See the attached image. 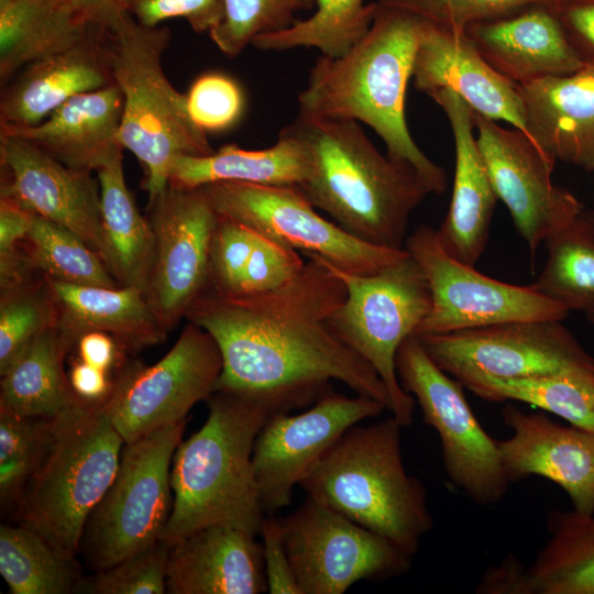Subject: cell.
I'll return each mask as SVG.
<instances>
[{
    "label": "cell",
    "mask_w": 594,
    "mask_h": 594,
    "mask_svg": "<svg viewBox=\"0 0 594 594\" xmlns=\"http://www.w3.org/2000/svg\"><path fill=\"white\" fill-rule=\"evenodd\" d=\"M276 289L243 296L206 289L186 319L216 340L222 371L216 391L235 393L289 413L314 404L340 381L391 409L376 371L332 330L329 318L343 302V282L317 255Z\"/></svg>",
    "instance_id": "6da1fadb"
},
{
    "label": "cell",
    "mask_w": 594,
    "mask_h": 594,
    "mask_svg": "<svg viewBox=\"0 0 594 594\" xmlns=\"http://www.w3.org/2000/svg\"><path fill=\"white\" fill-rule=\"evenodd\" d=\"M422 22L414 13L378 4L369 32L349 52L316 61L298 102L308 114L367 124L389 157L413 165L431 193L440 195L447 187L446 173L418 147L405 117Z\"/></svg>",
    "instance_id": "7a4b0ae2"
},
{
    "label": "cell",
    "mask_w": 594,
    "mask_h": 594,
    "mask_svg": "<svg viewBox=\"0 0 594 594\" xmlns=\"http://www.w3.org/2000/svg\"><path fill=\"white\" fill-rule=\"evenodd\" d=\"M287 128L312 155V173L296 187L351 235L404 249L413 211L432 194L409 163L383 155L354 120L299 114Z\"/></svg>",
    "instance_id": "3957f363"
},
{
    "label": "cell",
    "mask_w": 594,
    "mask_h": 594,
    "mask_svg": "<svg viewBox=\"0 0 594 594\" xmlns=\"http://www.w3.org/2000/svg\"><path fill=\"white\" fill-rule=\"evenodd\" d=\"M206 400L205 424L173 457V506L160 538L168 544L212 525L257 536L265 517L253 450L262 427L276 413L263 402L224 391Z\"/></svg>",
    "instance_id": "277c9868"
},
{
    "label": "cell",
    "mask_w": 594,
    "mask_h": 594,
    "mask_svg": "<svg viewBox=\"0 0 594 594\" xmlns=\"http://www.w3.org/2000/svg\"><path fill=\"white\" fill-rule=\"evenodd\" d=\"M97 35L112 80L123 94L120 142L145 167L144 189L151 201L167 188L176 155H208L215 150L191 120L186 95L164 73L168 28L144 26L120 10L97 24Z\"/></svg>",
    "instance_id": "5b68a950"
},
{
    "label": "cell",
    "mask_w": 594,
    "mask_h": 594,
    "mask_svg": "<svg viewBox=\"0 0 594 594\" xmlns=\"http://www.w3.org/2000/svg\"><path fill=\"white\" fill-rule=\"evenodd\" d=\"M393 417L348 429L299 486L354 522L414 557L433 519L422 482L405 468Z\"/></svg>",
    "instance_id": "8992f818"
},
{
    "label": "cell",
    "mask_w": 594,
    "mask_h": 594,
    "mask_svg": "<svg viewBox=\"0 0 594 594\" xmlns=\"http://www.w3.org/2000/svg\"><path fill=\"white\" fill-rule=\"evenodd\" d=\"M124 440L101 406L75 403L52 418L43 451L14 509L19 525L76 560L86 522L110 487Z\"/></svg>",
    "instance_id": "52a82bcc"
},
{
    "label": "cell",
    "mask_w": 594,
    "mask_h": 594,
    "mask_svg": "<svg viewBox=\"0 0 594 594\" xmlns=\"http://www.w3.org/2000/svg\"><path fill=\"white\" fill-rule=\"evenodd\" d=\"M323 262L346 288L343 302L329 318L330 327L376 371L388 391L392 416L403 427L410 426L416 400L402 387L395 361L402 343L430 311L425 273L409 253L370 275L346 273Z\"/></svg>",
    "instance_id": "ba28073f"
},
{
    "label": "cell",
    "mask_w": 594,
    "mask_h": 594,
    "mask_svg": "<svg viewBox=\"0 0 594 594\" xmlns=\"http://www.w3.org/2000/svg\"><path fill=\"white\" fill-rule=\"evenodd\" d=\"M187 419L124 443L117 474L91 512L80 549L95 571L160 540L172 512L170 468Z\"/></svg>",
    "instance_id": "9c48e42d"
},
{
    "label": "cell",
    "mask_w": 594,
    "mask_h": 594,
    "mask_svg": "<svg viewBox=\"0 0 594 594\" xmlns=\"http://www.w3.org/2000/svg\"><path fill=\"white\" fill-rule=\"evenodd\" d=\"M395 363L402 387L419 404L425 422L440 438L450 482L476 504L499 503L510 483L496 439L480 425L462 383L442 371L415 336L402 343Z\"/></svg>",
    "instance_id": "30bf717a"
},
{
    "label": "cell",
    "mask_w": 594,
    "mask_h": 594,
    "mask_svg": "<svg viewBox=\"0 0 594 594\" xmlns=\"http://www.w3.org/2000/svg\"><path fill=\"white\" fill-rule=\"evenodd\" d=\"M562 321H512L415 337L431 360L462 385L479 378L594 373V358Z\"/></svg>",
    "instance_id": "8fae6325"
},
{
    "label": "cell",
    "mask_w": 594,
    "mask_h": 594,
    "mask_svg": "<svg viewBox=\"0 0 594 594\" xmlns=\"http://www.w3.org/2000/svg\"><path fill=\"white\" fill-rule=\"evenodd\" d=\"M222 358L212 336L189 322L155 364L128 360L114 376L101 408L124 443L187 419L189 410L215 391Z\"/></svg>",
    "instance_id": "7c38bea8"
},
{
    "label": "cell",
    "mask_w": 594,
    "mask_h": 594,
    "mask_svg": "<svg viewBox=\"0 0 594 594\" xmlns=\"http://www.w3.org/2000/svg\"><path fill=\"white\" fill-rule=\"evenodd\" d=\"M199 188L219 216L346 273L374 274L408 254L351 235L318 215L296 187L218 182Z\"/></svg>",
    "instance_id": "4fadbf2b"
},
{
    "label": "cell",
    "mask_w": 594,
    "mask_h": 594,
    "mask_svg": "<svg viewBox=\"0 0 594 594\" xmlns=\"http://www.w3.org/2000/svg\"><path fill=\"white\" fill-rule=\"evenodd\" d=\"M277 521L301 594H343L363 580L404 574L413 563L387 539L309 496Z\"/></svg>",
    "instance_id": "5bb4252c"
},
{
    "label": "cell",
    "mask_w": 594,
    "mask_h": 594,
    "mask_svg": "<svg viewBox=\"0 0 594 594\" xmlns=\"http://www.w3.org/2000/svg\"><path fill=\"white\" fill-rule=\"evenodd\" d=\"M404 249L421 267L431 293L430 311L414 336L568 317L566 308L532 285L504 283L455 260L430 226H419L406 238Z\"/></svg>",
    "instance_id": "9a60e30c"
},
{
    "label": "cell",
    "mask_w": 594,
    "mask_h": 594,
    "mask_svg": "<svg viewBox=\"0 0 594 594\" xmlns=\"http://www.w3.org/2000/svg\"><path fill=\"white\" fill-rule=\"evenodd\" d=\"M385 409L374 398L349 397L329 388L300 414L272 415L253 450V469L265 514L290 504L294 487L348 429Z\"/></svg>",
    "instance_id": "2e32d148"
},
{
    "label": "cell",
    "mask_w": 594,
    "mask_h": 594,
    "mask_svg": "<svg viewBox=\"0 0 594 594\" xmlns=\"http://www.w3.org/2000/svg\"><path fill=\"white\" fill-rule=\"evenodd\" d=\"M155 256L146 298L169 332L207 289L209 250L218 215L201 188L168 185L148 201Z\"/></svg>",
    "instance_id": "e0dca14e"
},
{
    "label": "cell",
    "mask_w": 594,
    "mask_h": 594,
    "mask_svg": "<svg viewBox=\"0 0 594 594\" xmlns=\"http://www.w3.org/2000/svg\"><path fill=\"white\" fill-rule=\"evenodd\" d=\"M477 144L498 199L528 244L530 254L585 207L551 179L556 161L519 129L501 128L473 111Z\"/></svg>",
    "instance_id": "ac0fdd59"
},
{
    "label": "cell",
    "mask_w": 594,
    "mask_h": 594,
    "mask_svg": "<svg viewBox=\"0 0 594 594\" xmlns=\"http://www.w3.org/2000/svg\"><path fill=\"white\" fill-rule=\"evenodd\" d=\"M0 197L72 230L99 254L100 186L92 172L67 167L6 133H0Z\"/></svg>",
    "instance_id": "d6986e66"
},
{
    "label": "cell",
    "mask_w": 594,
    "mask_h": 594,
    "mask_svg": "<svg viewBox=\"0 0 594 594\" xmlns=\"http://www.w3.org/2000/svg\"><path fill=\"white\" fill-rule=\"evenodd\" d=\"M502 418L513 432L496 440L509 483L546 477L568 494L575 512L594 515V431L565 427L512 404L504 406Z\"/></svg>",
    "instance_id": "ffe728a7"
},
{
    "label": "cell",
    "mask_w": 594,
    "mask_h": 594,
    "mask_svg": "<svg viewBox=\"0 0 594 594\" xmlns=\"http://www.w3.org/2000/svg\"><path fill=\"white\" fill-rule=\"evenodd\" d=\"M414 85L429 94L450 89L476 113L505 121L526 134L525 110L517 86L494 69L465 33L424 20L414 63Z\"/></svg>",
    "instance_id": "44dd1931"
},
{
    "label": "cell",
    "mask_w": 594,
    "mask_h": 594,
    "mask_svg": "<svg viewBox=\"0 0 594 594\" xmlns=\"http://www.w3.org/2000/svg\"><path fill=\"white\" fill-rule=\"evenodd\" d=\"M464 33L482 57L516 86L568 75L584 66L552 3L472 23Z\"/></svg>",
    "instance_id": "7402d4cb"
},
{
    "label": "cell",
    "mask_w": 594,
    "mask_h": 594,
    "mask_svg": "<svg viewBox=\"0 0 594 594\" xmlns=\"http://www.w3.org/2000/svg\"><path fill=\"white\" fill-rule=\"evenodd\" d=\"M428 96L447 116L455 148L451 202L438 235L452 257L474 266L485 250L498 198L474 136L473 110L450 89Z\"/></svg>",
    "instance_id": "603a6c76"
},
{
    "label": "cell",
    "mask_w": 594,
    "mask_h": 594,
    "mask_svg": "<svg viewBox=\"0 0 594 594\" xmlns=\"http://www.w3.org/2000/svg\"><path fill=\"white\" fill-rule=\"evenodd\" d=\"M241 529L212 525L170 544L166 593L267 592L262 543Z\"/></svg>",
    "instance_id": "cb8c5ba5"
},
{
    "label": "cell",
    "mask_w": 594,
    "mask_h": 594,
    "mask_svg": "<svg viewBox=\"0 0 594 594\" xmlns=\"http://www.w3.org/2000/svg\"><path fill=\"white\" fill-rule=\"evenodd\" d=\"M123 106L119 87L109 85L70 98L33 127H0V133L28 141L67 167L96 173L122 155Z\"/></svg>",
    "instance_id": "d4e9b609"
},
{
    "label": "cell",
    "mask_w": 594,
    "mask_h": 594,
    "mask_svg": "<svg viewBox=\"0 0 594 594\" xmlns=\"http://www.w3.org/2000/svg\"><path fill=\"white\" fill-rule=\"evenodd\" d=\"M517 88L528 138L553 161L594 172V66Z\"/></svg>",
    "instance_id": "484cf974"
},
{
    "label": "cell",
    "mask_w": 594,
    "mask_h": 594,
    "mask_svg": "<svg viewBox=\"0 0 594 594\" xmlns=\"http://www.w3.org/2000/svg\"><path fill=\"white\" fill-rule=\"evenodd\" d=\"M114 85L101 54L97 24L88 40L31 63L1 88L0 127H33L70 98Z\"/></svg>",
    "instance_id": "4316f807"
},
{
    "label": "cell",
    "mask_w": 594,
    "mask_h": 594,
    "mask_svg": "<svg viewBox=\"0 0 594 594\" xmlns=\"http://www.w3.org/2000/svg\"><path fill=\"white\" fill-rule=\"evenodd\" d=\"M48 282L56 305V326L74 341L82 332L102 331L128 353H136L167 337L145 293L138 288Z\"/></svg>",
    "instance_id": "83f0119b"
},
{
    "label": "cell",
    "mask_w": 594,
    "mask_h": 594,
    "mask_svg": "<svg viewBox=\"0 0 594 594\" xmlns=\"http://www.w3.org/2000/svg\"><path fill=\"white\" fill-rule=\"evenodd\" d=\"M308 145L287 127L277 142L264 150L250 151L226 144L208 155H176L169 167L168 185L199 188L218 182L298 187L312 173Z\"/></svg>",
    "instance_id": "f1b7e54d"
},
{
    "label": "cell",
    "mask_w": 594,
    "mask_h": 594,
    "mask_svg": "<svg viewBox=\"0 0 594 594\" xmlns=\"http://www.w3.org/2000/svg\"><path fill=\"white\" fill-rule=\"evenodd\" d=\"M100 186L99 255L121 287L146 293L155 256V235L129 190L122 155L96 172Z\"/></svg>",
    "instance_id": "f546056e"
},
{
    "label": "cell",
    "mask_w": 594,
    "mask_h": 594,
    "mask_svg": "<svg viewBox=\"0 0 594 594\" xmlns=\"http://www.w3.org/2000/svg\"><path fill=\"white\" fill-rule=\"evenodd\" d=\"M74 344L56 324L34 337L0 373V409L54 418L77 403L64 367Z\"/></svg>",
    "instance_id": "4dcf8cb0"
},
{
    "label": "cell",
    "mask_w": 594,
    "mask_h": 594,
    "mask_svg": "<svg viewBox=\"0 0 594 594\" xmlns=\"http://www.w3.org/2000/svg\"><path fill=\"white\" fill-rule=\"evenodd\" d=\"M95 25L66 0H13L0 7L1 88L31 63L88 40Z\"/></svg>",
    "instance_id": "1f68e13d"
},
{
    "label": "cell",
    "mask_w": 594,
    "mask_h": 594,
    "mask_svg": "<svg viewBox=\"0 0 594 594\" xmlns=\"http://www.w3.org/2000/svg\"><path fill=\"white\" fill-rule=\"evenodd\" d=\"M547 529L526 569L528 594H594V515L553 509Z\"/></svg>",
    "instance_id": "d6a6232c"
},
{
    "label": "cell",
    "mask_w": 594,
    "mask_h": 594,
    "mask_svg": "<svg viewBox=\"0 0 594 594\" xmlns=\"http://www.w3.org/2000/svg\"><path fill=\"white\" fill-rule=\"evenodd\" d=\"M548 257L532 286L570 310L594 314V209L584 208L546 241Z\"/></svg>",
    "instance_id": "836d02e7"
},
{
    "label": "cell",
    "mask_w": 594,
    "mask_h": 594,
    "mask_svg": "<svg viewBox=\"0 0 594 594\" xmlns=\"http://www.w3.org/2000/svg\"><path fill=\"white\" fill-rule=\"evenodd\" d=\"M365 0H314L316 11L302 21L256 36L251 45L263 51L316 47L337 58L349 52L369 32L378 4Z\"/></svg>",
    "instance_id": "e575fe53"
},
{
    "label": "cell",
    "mask_w": 594,
    "mask_h": 594,
    "mask_svg": "<svg viewBox=\"0 0 594 594\" xmlns=\"http://www.w3.org/2000/svg\"><path fill=\"white\" fill-rule=\"evenodd\" d=\"M0 574L12 594L74 593L81 579L76 560L22 525L0 527Z\"/></svg>",
    "instance_id": "d590c367"
},
{
    "label": "cell",
    "mask_w": 594,
    "mask_h": 594,
    "mask_svg": "<svg viewBox=\"0 0 594 594\" xmlns=\"http://www.w3.org/2000/svg\"><path fill=\"white\" fill-rule=\"evenodd\" d=\"M464 387L482 399L527 403L575 427L594 431V373L508 381L479 378L465 383Z\"/></svg>",
    "instance_id": "8d00e7d4"
},
{
    "label": "cell",
    "mask_w": 594,
    "mask_h": 594,
    "mask_svg": "<svg viewBox=\"0 0 594 594\" xmlns=\"http://www.w3.org/2000/svg\"><path fill=\"white\" fill-rule=\"evenodd\" d=\"M32 266L51 280L118 287L100 255L72 230L34 216L22 243Z\"/></svg>",
    "instance_id": "74e56055"
},
{
    "label": "cell",
    "mask_w": 594,
    "mask_h": 594,
    "mask_svg": "<svg viewBox=\"0 0 594 594\" xmlns=\"http://www.w3.org/2000/svg\"><path fill=\"white\" fill-rule=\"evenodd\" d=\"M57 321L56 305L48 279L36 274L0 292V373L38 333Z\"/></svg>",
    "instance_id": "f35d334b"
},
{
    "label": "cell",
    "mask_w": 594,
    "mask_h": 594,
    "mask_svg": "<svg viewBox=\"0 0 594 594\" xmlns=\"http://www.w3.org/2000/svg\"><path fill=\"white\" fill-rule=\"evenodd\" d=\"M52 418H30L0 409V504L15 509L38 462Z\"/></svg>",
    "instance_id": "ab89813d"
},
{
    "label": "cell",
    "mask_w": 594,
    "mask_h": 594,
    "mask_svg": "<svg viewBox=\"0 0 594 594\" xmlns=\"http://www.w3.org/2000/svg\"><path fill=\"white\" fill-rule=\"evenodd\" d=\"M224 18L209 33L217 47L230 57L239 55L260 35L290 26L295 13L309 10L314 0H223Z\"/></svg>",
    "instance_id": "60d3db41"
},
{
    "label": "cell",
    "mask_w": 594,
    "mask_h": 594,
    "mask_svg": "<svg viewBox=\"0 0 594 594\" xmlns=\"http://www.w3.org/2000/svg\"><path fill=\"white\" fill-rule=\"evenodd\" d=\"M170 544L157 540L146 549L94 574L81 578L80 594H164Z\"/></svg>",
    "instance_id": "b9f144b4"
},
{
    "label": "cell",
    "mask_w": 594,
    "mask_h": 594,
    "mask_svg": "<svg viewBox=\"0 0 594 594\" xmlns=\"http://www.w3.org/2000/svg\"><path fill=\"white\" fill-rule=\"evenodd\" d=\"M257 237L249 227L218 215L210 242L207 289L238 295Z\"/></svg>",
    "instance_id": "7bdbcfd3"
},
{
    "label": "cell",
    "mask_w": 594,
    "mask_h": 594,
    "mask_svg": "<svg viewBox=\"0 0 594 594\" xmlns=\"http://www.w3.org/2000/svg\"><path fill=\"white\" fill-rule=\"evenodd\" d=\"M558 1L561 0H375L454 33H464L472 23L504 16L532 4Z\"/></svg>",
    "instance_id": "ee69618b"
},
{
    "label": "cell",
    "mask_w": 594,
    "mask_h": 594,
    "mask_svg": "<svg viewBox=\"0 0 594 594\" xmlns=\"http://www.w3.org/2000/svg\"><path fill=\"white\" fill-rule=\"evenodd\" d=\"M185 95L191 120L206 133L228 130L244 109V96L238 82L219 73L199 76Z\"/></svg>",
    "instance_id": "f6af8a7d"
},
{
    "label": "cell",
    "mask_w": 594,
    "mask_h": 594,
    "mask_svg": "<svg viewBox=\"0 0 594 594\" xmlns=\"http://www.w3.org/2000/svg\"><path fill=\"white\" fill-rule=\"evenodd\" d=\"M306 262L298 251L258 233L238 295H255L282 287L297 277Z\"/></svg>",
    "instance_id": "bcb514c9"
},
{
    "label": "cell",
    "mask_w": 594,
    "mask_h": 594,
    "mask_svg": "<svg viewBox=\"0 0 594 594\" xmlns=\"http://www.w3.org/2000/svg\"><path fill=\"white\" fill-rule=\"evenodd\" d=\"M34 216L18 202L0 197V292L38 274L22 246Z\"/></svg>",
    "instance_id": "7dc6e473"
},
{
    "label": "cell",
    "mask_w": 594,
    "mask_h": 594,
    "mask_svg": "<svg viewBox=\"0 0 594 594\" xmlns=\"http://www.w3.org/2000/svg\"><path fill=\"white\" fill-rule=\"evenodd\" d=\"M123 9L144 26L183 18L196 33L208 34L224 18L223 0H124Z\"/></svg>",
    "instance_id": "c3c4849f"
},
{
    "label": "cell",
    "mask_w": 594,
    "mask_h": 594,
    "mask_svg": "<svg viewBox=\"0 0 594 594\" xmlns=\"http://www.w3.org/2000/svg\"><path fill=\"white\" fill-rule=\"evenodd\" d=\"M260 536L262 537L267 592L271 594H301L287 556L277 518L265 516Z\"/></svg>",
    "instance_id": "681fc988"
},
{
    "label": "cell",
    "mask_w": 594,
    "mask_h": 594,
    "mask_svg": "<svg viewBox=\"0 0 594 594\" xmlns=\"http://www.w3.org/2000/svg\"><path fill=\"white\" fill-rule=\"evenodd\" d=\"M552 7L579 58L594 66V0H561Z\"/></svg>",
    "instance_id": "f907efd6"
},
{
    "label": "cell",
    "mask_w": 594,
    "mask_h": 594,
    "mask_svg": "<svg viewBox=\"0 0 594 594\" xmlns=\"http://www.w3.org/2000/svg\"><path fill=\"white\" fill-rule=\"evenodd\" d=\"M72 352L76 359L114 375L128 354L112 336L94 330L79 334Z\"/></svg>",
    "instance_id": "816d5d0a"
},
{
    "label": "cell",
    "mask_w": 594,
    "mask_h": 594,
    "mask_svg": "<svg viewBox=\"0 0 594 594\" xmlns=\"http://www.w3.org/2000/svg\"><path fill=\"white\" fill-rule=\"evenodd\" d=\"M67 375L77 400L90 406H101L108 399L116 376L76 358Z\"/></svg>",
    "instance_id": "f5cc1de1"
},
{
    "label": "cell",
    "mask_w": 594,
    "mask_h": 594,
    "mask_svg": "<svg viewBox=\"0 0 594 594\" xmlns=\"http://www.w3.org/2000/svg\"><path fill=\"white\" fill-rule=\"evenodd\" d=\"M477 593L528 594L526 569L514 556L491 568L476 588Z\"/></svg>",
    "instance_id": "db71d44e"
},
{
    "label": "cell",
    "mask_w": 594,
    "mask_h": 594,
    "mask_svg": "<svg viewBox=\"0 0 594 594\" xmlns=\"http://www.w3.org/2000/svg\"><path fill=\"white\" fill-rule=\"evenodd\" d=\"M84 21L101 24L117 11L124 10V0H66Z\"/></svg>",
    "instance_id": "11a10c76"
},
{
    "label": "cell",
    "mask_w": 594,
    "mask_h": 594,
    "mask_svg": "<svg viewBox=\"0 0 594 594\" xmlns=\"http://www.w3.org/2000/svg\"><path fill=\"white\" fill-rule=\"evenodd\" d=\"M13 0H0V7L6 6L7 3L11 2Z\"/></svg>",
    "instance_id": "9f6ffc18"
},
{
    "label": "cell",
    "mask_w": 594,
    "mask_h": 594,
    "mask_svg": "<svg viewBox=\"0 0 594 594\" xmlns=\"http://www.w3.org/2000/svg\"><path fill=\"white\" fill-rule=\"evenodd\" d=\"M587 318L590 319V321H591L592 323H594V314H593V315H588Z\"/></svg>",
    "instance_id": "6f0895ef"
}]
</instances>
